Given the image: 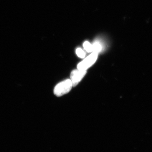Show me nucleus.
<instances>
[{"mask_svg": "<svg viewBox=\"0 0 152 152\" xmlns=\"http://www.w3.org/2000/svg\"><path fill=\"white\" fill-rule=\"evenodd\" d=\"M72 87V81L68 79L58 84L55 87L54 93L57 96H61L69 93Z\"/></svg>", "mask_w": 152, "mask_h": 152, "instance_id": "1", "label": "nucleus"}, {"mask_svg": "<svg viewBox=\"0 0 152 152\" xmlns=\"http://www.w3.org/2000/svg\"><path fill=\"white\" fill-rule=\"evenodd\" d=\"M98 54L96 53L93 52L91 54L79 63L77 65V69L81 70H87L96 62L97 59Z\"/></svg>", "mask_w": 152, "mask_h": 152, "instance_id": "2", "label": "nucleus"}, {"mask_svg": "<svg viewBox=\"0 0 152 152\" xmlns=\"http://www.w3.org/2000/svg\"><path fill=\"white\" fill-rule=\"evenodd\" d=\"M86 73L87 70H81L78 69L75 70L72 72L70 75V80L72 83L73 87H75L79 83L86 75Z\"/></svg>", "mask_w": 152, "mask_h": 152, "instance_id": "3", "label": "nucleus"}, {"mask_svg": "<svg viewBox=\"0 0 152 152\" xmlns=\"http://www.w3.org/2000/svg\"><path fill=\"white\" fill-rule=\"evenodd\" d=\"M102 45L99 43L96 42L93 45V52L98 54L102 50Z\"/></svg>", "mask_w": 152, "mask_h": 152, "instance_id": "4", "label": "nucleus"}, {"mask_svg": "<svg viewBox=\"0 0 152 152\" xmlns=\"http://www.w3.org/2000/svg\"><path fill=\"white\" fill-rule=\"evenodd\" d=\"M83 47L85 50L88 53L93 52V45L90 43L88 42H85L83 44Z\"/></svg>", "mask_w": 152, "mask_h": 152, "instance_id": "5", "label": "nucleus"}, {"mask_svg": "<svg viewBox=\"0 0 152 152\" xmlns=\"http://www.w3.org/2000/svg\"><path fill=\"white\" fill-rule=\"evenodd\" d=\"M76 54L80 58H84L86 56V53L82 49L77 48L76 50Z\"/></svg>", "mask_w": 152, "mask_h": 152, "instance_id": "6", "label": "nucleus"}]
</instances>
